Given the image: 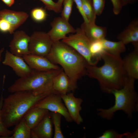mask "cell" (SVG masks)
Returning <instances> with one entry per match:
<instances>
[{
    "instance_id": "obj_1",
    "label": "cell",
    "mask_w": 138,
    "mask_h": 138,
    "mask_svg": "<svg viewBox=\"0 0 138 138\" xmlns=\"http://www.w3.org/2000/svg\"><path fill=\"white\" fill-rule=\"evenodd\" d=\"M46 57L53 63L61 66L70 81L68 93L74 91L77 87V81L86 75L88 64L85 59L73 49L60 41L53 42Z\"/></svg>"
},
{
    "instance_id": "obj_2",
    "label": "cell",
    "mask_w": 138,
    "mask_h": 138,
    "mask_svg": "<svg viewBox=\"0 0 138 138\" xmlns=\"http://www.w3.org/2000/svg\"><path fill=\"white\" fill-rule=\"evenodd\" d=\"M101 58L104 64L101 66L88 64L86 67V75L97 80L101 90L110 94L115 90L123 87L126 74L124 69L123 59L120 56L111 54L105 51Z\"/></svg>"
},
{
    "instance_id": "obj_3",
    "label": "cell",
    "mask_w": 138,
    "mask_h": 138,
    "mask_svg": "<svg viewBox=\"0 0 138 138\" xmlns=\"http://www.w3.org/2000/svg\"><path fill=\"white\" fill-rule=\"evenodd\" d=\"M51 93L36 95L30 91H19L4 98L0 113L5 125L8 128L16 125L31 108Z\"/></svg>"
},
{
    "instance_id": "obj_4",
    "label": "cell",
    "mask_w": 138,
    "mask_h": 138,
    "mask_svg": "<svg viewBox=\"0 0 138 138\" xmlns=\"http://www.w3.org/2000/svg\"><path fill=\"white\" fill-rule=\"evenodd\" d=\"M135 80L126 75L123 88L111 92L115 98L114 105L107 109H97L98 115L102 118L111 120L116 112L122 110L131 118L138 110V96L134 87Z\"/></svg>"
},
{
    "instance_id": "obj_5",
    "label": "cell",
    "mask_w": 138,
    "mask_h": 138,
    "mask_svg": "<svg viewBox=\"0 0 138 138\" xmlns=\"http://www.w3.org/2000/svg\"><path fill=\"white\" fill-rule=\"evenodd\" d=\"M62 69L44 71L33 70L29 75L16 80L8 88V90L11 93L30 91L36 95L47 92L56 94L53 88V80Z\"/></svg>"
},
{
    "instance_id": "obj_6",
    "label": "cell",
    "mask_w": 138,
    "mask_h": 138,
    "mask_svg": "<svg viewBox=\"0 0 138 138\" xmlns=\"http://www.w3.org/2000/svg\"><path fill=\"white\" fill-rule=\"evenodd\" d=\"M62 42L75 50L86 60L88 65H96L99 61L93 57L89 50L91 41L80 28L76 29L74 34H70L62 40Z\"/></svg>"
},
{
    "instance_id": "obj_7",
    "label": "cell",
    "mask_w": 138,
    "mask_h": 138,
    "mask_svg": "<svg viewBox=\"0 0 138 138\" xmlns=\"http://www.w3.org/2000/svg\"><path fill=\"white\" fill-rule=\"evenodd\" d=\"M53 43L47 33L34 32L30 36L29 53L46 57L51 50Z\"/></svg>"
},
{
    "instance_id": "obj_8",
    "label": "cell",
    "mask_w": 138,
    "mask_h": 138,
    "mask_svg": "<svg viewBox=\"0 0 138 138\" xmlns=\"http://www.w3.org/2000/svg\"><path fill=\"white\" fill-rule=\"evenodd\" d=\"M62 100L60 95L52 93L40 100L35 106L58 113L67 121L71 122L73 120Z\"/></svg>"
},
{
    "instance_id": "obj_9",
    "label": "cell",
    "mask_w": 138,
    "mask_h": 138,
    "mask_svg": "<svg viewBox=\"0 0 138 138\" xmlns=\"http://www.w3.org/2000/svg\"><path fill=\"white\" fill-rule=\"evenodd\" d=\"M51 29L47 33L53 42L59 41L70 33H75L76 29L62 17L55 18L51 22Z\"/></svg>"
},
{
    "instance_id": "obj_10",
    "label": "cell",
    "mask_w": 138,
    "mask_h": 138,
    "mask_svg": "<svg viewBox=\"0 0 138 138\" xmlns=\"http://www.w3.org/2000/svg\"><path fill=\"white\" fill-rule=\"evenodd\" d=\"M2 63L11 67L20 78L29 75L33 71L29 67L22 57L14 54L7 50L6 51Z\"/></svg>"
},
{
    "instance_id": "obj_11",
    "label": "cell",
    "mask_w": 138,
    "mask_h": 138,
    "mask_svg": "<svg viewBox=\"0 0 138 138\" xmlns=\"http://www.w3.org/2000/svg\"><path fill=\"white\" fill-rule=\"evenodd\" d=\"M13 34V38L9 46L10 52L21 57L30 54L29 45L30 36L22 30L16 31Z\"/></svg>"
},
{
    "instance_id": "obj_12",
    "label": "cell",
    "mask_w": 138,
    "mask_h": 138,
    "mask_svg": "<svg viewBox=\"0 0 138 138\" xmlns=\"http://www.w3.org/2000/svg\"><path fill=\"white\" fill-rule=\"evenodd\" d=\"M61 96L72 120L77 124H80L83 122V118L80 114L82 110L81 105L83 99L75 97L72 92L68 93Z\"/></svg>"
},
{
    "instance_id": "obj_13",
    "label": "cell",
    "mask_w": 138,
    "mask_h": 138,
    "mask_svg": "<svg viewBox=\"0 0 138 138\" xmlns=\"http://www.w3.org/2000/svg\"><path fill=\"white\" fill-rule=\"evenodd\" d=\"M22 57L29 67L33 70L44 71L61 68L45 57L31 54L23 55Z\"/></svg>"
},
{
    "instance_id": "obj_14",
    "label": "cell",
    "mask_w": 138,
    "mask_h": 138,
    "mask_svg": "<svg viewBox=\"0 0 138 138\" xmlns=\"http://www.w3.org/2000/svg\"><path fill=\"white\" fill-rule=\"evenodd\" d=\"M134 50L123 59L124 69L126 75L138 79V43L133 44Z\"/></svg>"
},
{
    "instance_id": "obj_15",
    "label": "cell",
    "mask_w": 138,
    "mask_h": 138,
    "mask_svg": "<svg viewBox=\"0 0 138 138\" xmlns=\"http://www.w3.org/2000/svg\"><path fill=\"white\" fill-rule=\"evenodd\" d=\"M51 121L49 113L39 123L31 129V138H52L53 133Z\"/></svg>"
},
{
    "instance_id": "obj_16",
    "label": "cell",
    "mask_w": 138,
    "mask_h": 138,
    "mask_svg": "<svg viewBox=\"0 0 138 138\" xmlns=\"http://www.w3.org/2000/svg\"><path fill=\"white\" fill-rule=\"evenodd\" d=\"M29 15L23 12L7 9L0 10V19L5 20L10 24L15 30L27 20Z\"/></svg>"
},
{
    "instance_id": "obj_17",
    "label": "cell",
    "mask_w": 138,
    "mask_h": 138,
    "mask_svg": "<svg viewBox=\"0 0 138 138\" xmlns=\"http://www.w3.org/2000/svg\"><path fill=\"white\" fill-rule=\"evenodd\" d=\"M117 39L125 45L138 43V21L133 20L127 27L117 36Z\"/></svg>"
},
{
    "instance_id": "obj_18",
    "label": "cell",
    "mask_w": 138,
    "mask_h": 138,
    "mask_svg": "<svg viewBox=\"0 0 138 138\" xmlns=\"http://www.w3.org/2000/svg\"><path fill=\"white\" fill-rule=\"evenodd\" d=\"M80 28L91 42L105 39L107 34L106 27L98 26L95 24L84 22Z\"/></svg>"
},
{
    "instance_id": "obj_19",
    "label": "cell",
    "mask_w": 138,
    "mask_h": 138,
    "mask_svg": "<svg viewBox=\"0 0 138 138\" xmlns=\"http://www.w3.org/2000/svg\"><path fill=\"white\" fill-rule=\"evenodd\" d=\"M49 112L46 109L34 106L27 112L23 118L27 125L31 129L40 122Z\"/></svg>"
},
{
    "instance_id": "obj_20",
    "label": "cell",
    "mask_w": 138,
    "mask_h": 138,
    "mask_svg": "<svg viewBox=\"0 0 138 138\" xmlns=\"http://www.w3.org/2000/svg\"><path fill=\"white\" fill-rule=\"evenodd\" d=\"M70 85L68 78L62 69L60 72L53 79V90L56 94L60 95L65 94L68 92Z\"/></svg>"
},
{
    "instance_id": "obj_21",
    "label": "cell",
    "mask_w": 138,
    "mask_h": 138,
    "mask_svg": "<svg viewBox=\"0 0 138 138\" xmlns=\"http://www.w3.org/2000/svg\"><path fill=\"white\" fill-rule=\"evenodd\" d=\"M105 51L112 55L120 56L125 51V44L121 41L113 42L105 39L102 40Z\"/></svg>"
},
{
    "instance_id": "obj_22",
    "label": "cell",
    "mask_w": 138,
    "mask_h": 138,
    "mask_svg": "<svg viewBox=\"0 0 138 138\" xmlns=\"http://www.w3.org/2000/svg\"><path fill=\"white\" fill-rule=\"evenodd\" d=\"M31 130L23 118L16 125L13 134L9 138H30Z\"/></svg>"
},
{
    "instance_id": "obj_23",
    "label": "cell",
    "mask_w": 138,
    "mask_h": 138,
    "mask_svg": "<svg viewBox=\"0 0 138 138\" xmlns=\"http://www.w3.org/2000/svg\"><path fill=\"white\" fill-rule=\"evenodd\" d=\"M84 13L89 23L95 24L96 15L93 8L91 0H81Z\"/></svg>"
},
{
    "instance_id": "obj_24",
    "label": "cell",
    "mask_w": 138,
    "mask_h": 138,
    "mask_svg": "<svg viewBox=\"0 0 138 138\" xmlns=\"http://www.w3.org/2000/svg\"><path fill=\"white\" fill-rule=\"evenodd\" d=\"M90 52L92 56L98 60L105 51L102 40L91 42L89 47Z\"/></svg>"
},
{
    "instance_id": "obj_25",
    "label": "cell",
    "mask_w": 138,
    "mask_h": 138,
    "mask_svg": "<svg viewBox=\"0 0 138 138\" xmlns=\"http://www.w3.org/2000/svg\"><path fill=\"white\" fill-rule=\"evenodd\" d=\"M62 115L56 112H52L51 118L54 128V138H64L61 130V121Z\"/></svg>"
},
{
    "instance_id": "obj_26",
    "label": "cell",
    "mask_w": 138,
    "mask_h": 138,
    "mask_svg": "<svg viewBox=\"0 0 138 138\" xmlns=\"http://www.w3.org/2000/svg\"><path fill=\"white\" fill-rule=\"evenodd\" d=\"M30 14L32 19L37 22L44 21L47 16L45 10L42 7L34 8L31 10Z\"/></svg>"
},
{
    "instance_id": "obj_27",
    "label": "cell",
    "mask_w": 138,
    "mask_h": 138,
    "mask_svg": "<svg viewBox=\"0 0 138 138\" xmlns=\"http://www.w3.org/2000/svg\"><path fill=\"white\" fill-rule=\"evenodd\" d=\"M4 98L2 94L0 99V138H9L13 133V131L9 130L4 125L2 120L0 113Z\"/></svg>"
},
{
    "instance_id": "obj_28",
    "label": "cell",
    "mask_w": 138,
    "mask_h": 138,
    "mask_svg": "<svg viewBox=\"0 0 138 138\" xmlns=\"http://www.w3.org/2000/svg\"><path fill=\"white\" fill-rule=\"evenodd\" d=\"M73 0H63V7L61 10V17L68 21L71 13L73 3Z\"/></svg>"
},
{
    "instance_id": "obj_29",
    "label": "cell",
    "mask_w": 138,
    "mask_h": 138,
    "mask_svg": "<svg viewBox=\"0 0 138 138\" xmlns=\"http://www.w3.org/2000/svg\"><path fill=\"white\" fill-rule=\"evenodd\" d=\"M44 4L45 8L48 10H52L56 13L61 11L62 8L60 7L57 2H54L52 0H40Z\"/></svg>"
},
{
    "instance_id": "obj_30",
    "label": "cell",
    "mask_w": 138,
    "mask_h": 138,
    "mask_svg": "<svg viewBox=\"0 0 138 138\" xmlns=\"http://www.w3.org/2000/svg\"><path fill=\"white\" fill-rule=\"evenodd\" d=\"M125 137V133L120 134L113 129H109L104 132L98 138H121Z\"/></svg>"
},
{
    "instance_id": "obj_31",
    "label": "cell",
    "mask_w": 138,
    "mask_h": 138,
    "mask_svg": "<svg viewBox=\"0 0 138 138\" xmlns=\"http://www.w3.org/2000/svg\"><path fill=\"white\" fill-rule=\"evenodd\" d=\"M93 6L96 15H99L102 13L105 5V0H92Z\"/></svg>"
},
{
    "instance_id": "obj_32",
    "label": "cell",
    "mask_w": 138,
    "mask_h": 138,
    "mask_svg": "<svg viewBox=\"0 0 138 138\" xmlns=\"http://www.w3.org/2000/svg\"><path fill=\"white\" fill-rule=\"evenodd\" d=\"M15 30L11 25L6 20L0 19V31L3 33L13 34Z\"/></svg>"
},
{
    "instance_id": "obj_33",
    "label": "cell",
    "mask_w": 138,
    "mask_h": 138,
    "mask_svg": "<svg viewBox=\"0 0 138 138\" xmlns=\"http://www.w3.org/2000/svg\"><path fill=\"white\" fill-rule=\"evenodd\" d=\"M112 2L114 14L118 15L120 12L123 5L121 0H111Z\"/></svg>"
},
{
    "instance_id": "obj_34",
    "label": "cell",
    "mask_w": 138,
    "mask_h": 138,
    "mask_svg": "<svg viewBox=\"0 0 138 138\" xmlns=\"http://www.w3.org/2000/svg\"><path fill=\"white\" fill-rule=\"evenodd\" d=\"M73 1L74 2H75L76 4L77 8L83 18L84 20V22L86 23H89V22L84 13L83 10L81 0H73Z\"/></svg>"
},
{
    "instance_id": "obj_35",
    "label": "cell",
    "mask_w": 138,
    "mask_h": 138,
    "mask_svg": "<svg viewBox=\"0 0 138 138\" xmlns=\"http://www.w3.org/2000/svg\"><path fill=\"white\" fill-rule=\"evenodd\" d=\"M123 6L131 4L135 2L136 0H121Z\"/></svg>"
},
{
    "instance_id": "obj_36",
    "label": "cell",
    "mask_w": 138,
    "mask_h": 138,
    "mask_svg": "<svg viewBox=\"0 0 138 138\" xmlns=\"http://www.w3.org/2000/svg\"><path fill=\"white\" fill-rule=\"evenodd\" d=\"M63 0H58L57 2L60 7L62 8V6Z\"/></svg>"
},
{
    "instance_id": "obj_37",
    "label": "cell",
    "mask_w": 138,
    "mask_h": 138,
    "mask_svg": "<svg viewBox=\"0 0 138 138\" xmlns=\"http://www.w3.org/2000/svg\"><path fill=\"white\" fill-rule=\"evenodd\" d=\"M4 50V48H2L0 50V62L1 60L2 56V53Z\"/></svg>"
}]
</instances>
